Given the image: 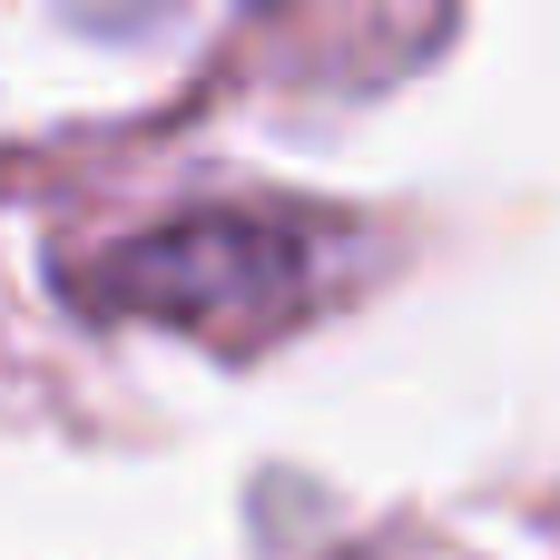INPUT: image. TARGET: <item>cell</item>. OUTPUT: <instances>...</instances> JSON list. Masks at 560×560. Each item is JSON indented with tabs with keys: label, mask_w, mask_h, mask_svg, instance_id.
Returning a JSON list of instances; mask_svg holds the SVG:
<instances>
[{
	"label": "cell",
	"mask_w": 560,
	"mask_h": 560,
	"mask_svg": "<svg viewBox=\"0 0 560 560\" xmlns=\"http://www.w3.org/2000/svg\"><path fill=\"white\" fill-rule=\"evenodd\" d=\"M118 295L187 325V335H266V325H295L305 305V236L285 217H197V226H167L148 236L128 266H118Z\"/></svg>",
	"instance_id": "6da1fadb"
}]
</instances>
